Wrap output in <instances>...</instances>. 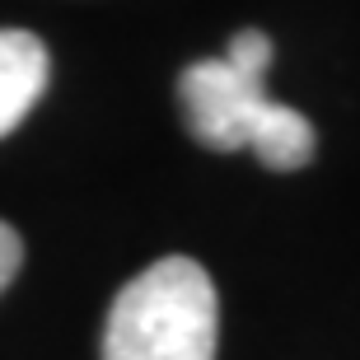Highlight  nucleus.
Here are the masks:
<instances>
[{
    "instance_id": "2",
    "label": "nucleus",
    "mask_w": 360,
    "mask_h": 360,
    "mask_svg": "<svg viewBox=\"0 0 360 360\" xmlns=\"http://www.w3.org/2000/svg\"><path fill=\"white\" fill-rule=\"evenodd\" d=\"M220 304L192 257H164L127 281L103 328V360H215Z\"/></svg>"
},
{
    "instance_id": "4",
    "label": "nucleus",
    "mask_w": 360,
    "mask_h": 360,
    "mask_svg": "<svg viewBox=\"0 0 360 360\" xmlns=\"http://www.w3.org/2000/svg\"><path fill=\"white\" fill-rule=\"evenodd\" d=\"M19 262H24V243H19V234H14L10 225H0V290L14 281Z\"/></svg>"
},
{
    "instance_id": "3",
    "label": "nucleus",
    "mask_w": 360,
    "mask_h": 360,
    "mask_svg": "<svg viewBox=\"0 0 360 360\" xmlns=\"http://www.w3.org/2000/svg\"><path fill=\"white\" fill-rule=\"evenodd\" d=\"M47 89V47L24 28H0V136H10Z\"/></svg>"
},
{
    "instance_id": "1",
    "label": "nucleus",
    "mask_w": 360,
    "mask_h": 360,
    "mask_svg": "<svg viewBox=\"0 0 360 360\" xmlns=\"http://www.w3.org/2000/svg\"><path fill=\"white\" fill-rule=\"evenodd\" d=\"M271 38L257 28L234 33L225 56L183 70L178 98L187 108L192 136L206 150H253L267 169H300L314 155V127L304 112L267 94Z\"/></svg>"
}]
</instances>
